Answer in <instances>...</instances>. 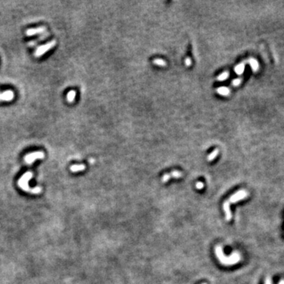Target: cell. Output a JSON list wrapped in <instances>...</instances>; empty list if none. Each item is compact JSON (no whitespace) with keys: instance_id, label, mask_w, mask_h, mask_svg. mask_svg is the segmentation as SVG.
I'll return each mask as SVG.
<instances>
[{"instance_id":"cell-1","label":"cell","mask_w":284,"mask_h":284,"mask_svg":"<svg viewBox=\"0 0 284 284\" xmlns=\"http://www.w3.org/2000/svg\"><path fill=\"white\" fill-rule=\"evenodd\" d=\"M216 254L217 258L219 259V262L222 263L223 265H226V266H231V265H235L241 260V256L238 252L234 253L230 257H226L224 255L223 249L220 246H217L216 247Z\"/></svg>"},{"instance_id":"cell-2","label":"cell","mask_w":284,"mask_h":284,"mask_svg":"<svg viewBox=\"0 0 284 284\" xmlns=\"http://www.w3.org/2000/svg\"><path fill=\"white\" fill-rule=\"evenodd\" d=\"M32 176H33V174H32V172H31V171H28L26 173H25L22 176V178H20L18 182H17L18 186L22 188L24 191H26V192H29V193H40L41 192L40 187H36L33 188V189L29 188V181L32 178Z\"/></svg>"},{"instance_id":"cell-3","label":"cell","mask_w":284,"mask_h":284,"mask_svg":"<svg viewBox=\"0 0 284 284\" xmlns=\"http://www.w3.org/2000/svg\"><path fill=\"white\" fill-rule=\"evenodd\" d=\"M56 40H51L50 41V42H48V43H46V44L40 46L38 48L36 49V51H35L34 56H35L36 58L40 57L41 56H43V54H45L46 52H48L50 49L53 48L54 47L56 46Z\"/></svg>"},{"instance_id":"cell-4","label":"cell","mask_w":284,"mask_h":284,"mask_svg":"<svg viewBox=\"0 0 284 284\" xmlns=\"http://www.w3.org/2000/svg\"><path fill=\"white\" fill-rule=\"evenodd\" d=\"M44 153L43 152H35L29 153V154L26 155L24 158L25 162L28 164H32L35 160L36 159H41L44 157Z\"/></svg>"},{"instance_id":"cell-5","label":"cell","mask_w":284,"mask_h":284,"mask_svg":"<svg viewBox=\"0 0 284 284\" xmlns=\"http://www.w3.org/2000/svg\"><path fill=\"white\" fill-rule=\"evenodd\" d=\"M248 194V192H246V190L238 191L237 193H235L234 194L231 196V198H229V200H226V201L228 202L229 205H230L231 203V204H234V203H236L237 201H239V200H243V199H245L246 198H247Z\"/></svg>"},{"instance_id":"cell-6","label":"cell","mask_w":284,"mask_h":284,"mask_svg":"<svg viewBox=\"0 0 284 284\" xmlns=\"http://www.w3.org/2000/svg\"><path fill=\"white\" fill-rule=\"evenodd\" d=\"M14 98V92L11 90L0 92V101L9 102Z\"/></svg>"},{"instance_id":"cell-7","label":"cell","mask_w":284,"mask_h":284,"mask_svg":"<svg viewBox=\"0 0 284 284\" xmlns=\"http://www.w3.org/2000/svg\"><path fill=\"white\" fill-rule=\"evenodd\" d=\"M46 32V27L41 26L39 28H34V29H29L26 30V35L28 36H32L36 34H41Z\"/></svg>"},{"instance_id":"cell-8","label":"cell","mask_w":284,"mask_h":284,"mask_svg":"<svg viewBox=\"0 0 284 284\" xmlns=\"http://www.w3.org/2000/svg\"><path fill=\"white\" fill-rule=\"evenodd\" d=\"M223 210L225 212V214H226V221H230L231 219V217H232V215H231V209H230V205L226 200L223 204Z\"/></svg>"},{"instance_id":"cell-9","label":"cell","mask_w":284,"mask_h":284,"mask_svg":"<svg viewBox=\"0 0 284 284\" xmlns=\"http://www.w3.org/2000/svg\"><path fill=\"white\" fill-rule=\"evenodd\" d=\"M217 92H218L219 95H221V96L227 97V96L230 95L231 91H230V89H229L228 88H226V87H219V88L217 89Z\"/></svg>"},{"instance_id":"cell-10","label":"cell","mask_w":284,"mask_h":284,"mask_svg":"<svg viewBox=\"0 0 284 284\" xmlns=\"http://www.w3.org/2000/svg\"><path fill=\"white\" fill-rule=\"evenodd\" d=\"M76 91L74 90H70V92H68L67 95H66V99H67V101L69 103H73L75 97H76Z\"/></svg>"},{"instance_id":"cell-11","label":"cell","mask_w":284,"mask_h":284,"mask_svg":"<svg viewBox=\"0 0 284 284\" xmlns=\"http://www.w3.org/2000/svg\"><path fill=\"white\" fill-rule=\"evenodd\" d=\"M85 169V166L84 164H80V165H73L70 167V170L72 172H78V171H84Z\"/></svg>"},{"instance_id":"cell-12","label":"cell","mask_w":284,"mask_h":284,"mask_svg":"<svg viewBox=\"0 0 284 284\" xmlns=\"http://www.w3.org/2000/svg\"><path fill=\"white\" fill-rule=\"evenodd\" d=\"M249 63L250 64L251 68H252V70H253V71H257V70L258 67H259V64H258L257 61L254 59V58H250V59L249 60Z\"/></svg>"},{"instance_id":"cell-13","label":"cell","mask_w":284,"mask_h":284,"mask_svg":"<svg viewBox=\"0 0 284 284\" xmlns=\"http://www.w3.org/2000/svg\"><path fill=\"white\" fill-rule=\"evenodd\" d=\"M244 70H245V65L243 63L239 64L238 66H236L235 68H234V71H235L237 74L239 75H241L244 72Z\"/></svg>"},{"instance_id":"cell-14","label":"cell","mask_w":284,"mask_h":284,"mask_svg":"<svg viewBox=\"0 0 284 284\" xmlns=\"http://www.w3.org/2000/svg\"><path fill=\"white\" fill-rule=\"evenodd\" d=\"M218 154H219V150H218V149L213 150L212 153L208 156L207 159L208 160V161H212V160H214V159L216 158V156H218Z\"/></svg>"},{"instance_id":"cell-15","label":"cell","mask_w":284,"mask_h":284,"mask_svg":"<svg viewBox=\"0 0 284 284\" xmlns=\"http://www.w3.org/2000/svg\"><path fill=\"white\" fill-rule=\"evenodd\" d=\"M153 63L155 65L159 66H166V62L161 58H155L153 60Z\"/></svg>"},{"instance_id":"cell-16","label":"cell","mask_w":284,"mask_h":284,"mask_svg":"<svg viewBox=\"0 0 284 284\" xmlns=\"http://www.w3.org/2000/svg\"><path fill=\"white\" fill-rule=\"evenodd\" d=\"M229 77V73L228 72H223L221 74H219L217 77V80L219 81H225L226 79H227Z\"/></svg>"},{"instance_id":"cell-17","label":"cell","mask_w":284,"mask_h":284,"mask_svg":"<svg viewBox=\"0 0 284 284\" xmlns=\"http://www.w3.org/2000/svg\"><path fill=\"white\" fill-rule=\"evenodd\" d=\"M170 174H171V178H179L182 177V174L178 171H172Z\"/></svg>"},{"instance_id":"cell-18","label":"cell","mask_w":284,"mask_h":284,"mask_svg":"<svg viewBox=\"0 0 284 284\" xmlns=\"http://www.w3.org/2000/svg\"><path fill=\"white\" fill-rule=\"evenodd\" d=\"M171 178V174H167L163 176V178H162V182H167L170 180Z\"/></svg>"},{"instance_id":"cell-19","label":"cell","mask_w":284,"mask_h":284,"mask_svg":"<svg viewBox=\"0 0 284 284\" xmlns=\"http://www.w3.org/2000/svg\"><path fill=\"white\" fill-rule=\"evenodd\" d=\"M241 79L238 78V79H234L232 81V84H233L234 86H239V84H241Z\"/></svg>"},{"instance_id":"cell-20","label":"cell","mask_w":284,"mask_h":284,"mask_svg":"<svg viewBox=\"0 0 284 284\" xmlns=\"http://www.w3.org/2000/svg\"><path fill=\"white\" fill-rule=\"evenodd\" d=\"M196 187L198 188V190H200V189H202V188L204 187V184H203L201 182H198L196 184Z\"/></svg>"},{"instance_id":"cell-21","label":"cell","mask_w":284,"mask_h":284,"mask_svg":"<svg viewBox=\"0 0 284 284\" xmlns=\"http://www.w3.org/2000/svg\"><path fill=\"white\" fill-rule=\"evenodd\" d=\"M185 65L187 66H191V63H192V62H191L190 58H187L186 59H185Z\"/></svg>"},{"instance_id":"cell-22","label":"cell","mask_w":284,"mask_h":284,"mask_svg":"<svg viewBox=\"0 0 284 284\" xmlns=\"http://www.w3.org/2000/svg\"><path fill=\"white\" fill-rule=\"evenodd\" d=\"M265 284H272V282H271L270 279H267V280L265 282Z\"/></svg>"},{"instance_id":"cell-23","label":"cell","mask_w":284,"mask_h":284,"mask_svg":"<svg viewBox=\"0 0 284 284\" xmlns=\"http://www.w3.org/2000/svg\"><path fill=\"white\" fill-rule=\"evenodd\" d=\"M279 284H284V280H281V281L279 282Z\"/></svg>"},{"instance_id":"cell-24","label":"cell","mask_w":284,"mask_h":284,"mask_svg":"<svg viewBox=\"0 0 284 284\" xmlns=\"http://www.w3.org/2000/svg\"><path fill=\"white\" fill-rule=\"evenodd\" d=\"M203 284H207V283H203Z\"/></svg>"}]
</instances>
